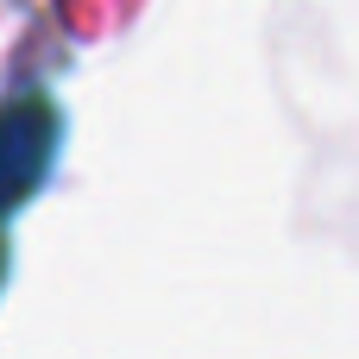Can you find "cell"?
Masks as SVG:
<instances>
[{"mask_svg": "<svg viewBox=\"0 0 359 359\" xmlns=\"http://www.w3.org/2000/svg\"><path fill=\"white\" fill-rule=\"evenodd\" d=\"M63 145V114L44 95H13L0 101V221L19 215L57 170Z\"/></svg>", "mask_w": 359, "mask_h": 359, "instance_id": "6da1fadb", "label": "cell"}]
</instances>
